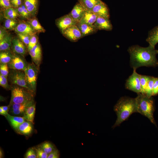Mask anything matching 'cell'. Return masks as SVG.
I'll return each instance as SVG.
<instances>
[{"mask_svg": "<svg viewBox=\"0 0 158 158\" xmlns=\"http://www.w3.org/2000/svg\"><path fill=\"white\" fill-rule=\"evenodd\" d=\"M128 51L130 56V65L133 70L141 66L155 67L158 66L155 48L149 45L142 47L138 45L130 47Z\"/></svg>", "mask_w": 158, "mask_h": 158, "instance_id": "cell-1", "label": "cell"}, {"mask_svg": "<svg viewBox=\"0 0 158 158\" xmlns=\"http://www.w3.org/2000/svg\"><path fill=\"white\" fill-rule=\"evenodd\" d=\"M117 118L113 128L119 126L133 113L136 112L135 98L128 97H121L114 107Z\"/></svg>", "mask_w": 158, "mask_h": 158, "instance_id": "cell-2", "label": "cell"}, {"mask_svg": "<svg viewBox=\"0 0 158 158\" xmlns=\"http://www.w3.org/2000/svg\"><path fill=\"white\" fill-rule=\"evenodd\" d=\"M137 97L135 98L136 112L145 116L156 125L153 117L154 103L152 97H149L140 93H137Z\"/></svg>", "mask_w": 158, "mask_h": 158, "instance_id": "cell-3", "label": "cell"}, {"mask_svg": "<svg viewBox=\"0 0 158 158\" xmlns=\"http://www.w3.org/2000/svg\"><path fill=\"white\" fill-rule=\"evenodd\" d=\"M11 98L9 106L14 103L34 101V93L26 88L13 85L11 86Z\"/></svg>", "mask_w": 158, "mask_h": 158, "instance_id": "cell-4", "label": "cell"}, {"mask_svg": "<svg viewBox=\"0 0 158 158\" xmlns=\"http://www.w3.org/2000/svg\"><path fill=\"white\" fill-rule=\"evenodd\" d=\"M39 68L33 63H28L24 71L26 82L30 91L35 94L36 92L37 81Z\"/></svg>", "mask_w": 158, "mask_h": 158, "instance_id": "cell-5", "label": "cell"}, {"mask_svg": "<svg viewBox=\"0 0 158 158\" xmlns=\"http://www.w3.org/2000/svg\"><path fill=\"white\" fill-rule=\"evenodd\" d=\"M9 69L8 77L10 83L12 85H16L26 88L31 91L26 82L24 71Z\"/></svg>", "mask_w": 158, "mask_h": 158, "instance_id": "cell-6", "label": "cell"}, {"mask_svg": "<svg viewBox=\"0 0 158 158\" xmlns=\"http://www.w3.org/2000/svg\"><path fill=\"white\" fill-rule=\"evenodd\" d=\"M125 87L126 89L137 93H141L140 74L137 73L136 70H133L132 75L126 80Z\"/></svg>", "mask_w": 158, "mask_h": 158, "instance_id": "cell-7", "label": "cell"}, {"mask_svg": "<svg viewBox=\"0 0 158 158\" xmlns=\"http://www.w3.org/2000/svg\"><path fill=\"white\" fill-rule=\"evenodd\" d=\"M23 56L15 53L13 54L11 61L7 64L9 68L24 71L28 63Z\"/></svg>", "mask_w": 158, "mask_h": 158, "instance_id": "cell-8", "label": "cell"}, {"mask_svg": "<svg viewBox=\"0 0 158 158\" xmlns=\"http://www.w3.org/2000/svg\"><path fill=\"white\" fill-rule=\"evenodd\" d=\"M77 23L69 14L57 19L55 21L56 25L62 34L67 28L71 26L76 25Z\"/></svg>", "mask_w": 158, "mask_h": 158, "instance_id": "cell-9", "label": "cell"}, {"mask_svg": "<svg viewBox=\"0 0 158 158\" xmlns=\"http://www.w3.org/2000/svg\"><path fill=\"white\" fill-rule=\"evenodd\" d=\"M62 34L67 39L72 42H77L83 37L81 32L76 25L68 27Z\"/></svg>", "mask_w": 158, "mask_h": 158, "instance_id": "cell-10", "label": "cell"}, {"mask_svg": "<svg viewBox=\"0 0 158 158\" xmlns=\"http://www.w3.org/2000/svg\"><path fill=\"white\" fill-rule=\"evenodd\" d=\"M33 62L39 68L42 60V51L38 42L34 47L28 51Z\"/></svg>", "mask_w": 158, "mask_h": 158, "instance_id": "cell-11", "label": "cell"}, {"mask_svg": "<svg viewBox=\"0 0 158 158\" xmlns=\"http://www.w3.org/2000/svg\"><path fill=\"white\" fill-rule=\"evenodd\" d=\"M93 25L98 30L111 31L113 28L112 25L109 18L98 16Z\"/></svg>", "mask_w": 158, "mask_h": 158, "instance_id": "cell-12", "label": "cell"}, {"mask_svg": "<svg viewBox=\"0 0 158 158\" xmlns=\"http://www.w3.org/2000/svg\"><path fill=\"white\" fill-rule=\"evenodd\" d=\"M15 31L16 33L27 34L30 36L35 34L36 33L28 22L23 21L18 23Z\"/></svg>", "mask_w": 158, "mask_h": 158, "instance_id": "cell-13", "label": "cell"}, {"mask_svg": "<svg viewBox=\"0 0 158 158\" xmlns=\"http://www.w3.org/2000/svg\"><path fill=\"white\" fill-rule=\"evenodd\" d=\"M12 47L15 53L23 56L26 54L28 50L27 47L18 38L12 39Z\"/></svg>", "mask_w": 158, "mask_h": 158, "instance_id": "cell-14", "label": "cell"}, {"mask_svg": "<svg viewBox=\"0 0 158 158\" xmlns=\"http://www.w3.org/2000/svg\"><path fill=\"white\" fill-rule=\"evenodd\" d=\"M98 16L109 18L110 14L107 5L102 2L95 6L91 10Z\"/></svg>", "mask_w": 158, "mask_h": 158, "instance_id": "cell-15", "label": "cell"}, {"mask_svg": "<svg viewBox=\"0 0 158 158\" xmlns=\"http://www.w3.org/2000/svg\"><path fill=\"white\" fill-rule=\"evenodd\" d=\"M76 25L81 32L83 37L95 33L98 31L93 25L78 22Z\"/></svg>", "mask_w": 158, "mask_h": 158, "instance_id": "cell-16", "label": "cell"}, {"mask_svg": "<svg viewBox=\"0 0 158 158\" xmlns=\"http://www.w3.org/2000/svg\"><path fill=\"white\" fill-rule=\"evenodd\" d=\"M34 101L22 103H14L10 106L11 112L13 115H18L24 114L25 108L32 105Z\"/></svg>", "mask_w": 158, "mask_h": 158, "instance_id": "cell-17", "label": "cell"}, {"mask_svg": "<svg viewBox=\"0 0 158 158\" xmlns=\"http://www.w3.org/2000/svg\"><path fill=\"white\" fill-rule=\"evenodd\" d=\"M85 10L78 3H77L68 14L78 23L82 18Z\"/></svg>", "mask_w": 158, "mask_h": 158, "instance_id": "cell-18", "label": "cell"}, {"mask_svg": "<svg viewBox=\"0 0 158 158\" xmlns=\"http://www.w3.org/2000/svg\"><path fill=\"white\" fill-rule=\"evenodd\" d=\"M146 41L149 45L155 48V45L158 43V25L149 32Z\"/></svg>", "mask_w": 158, "mask_h": 158, "instance_id": "cell-19", "label": "cell"}, {"mask_svg": "<svg viewBox=\"0 0 158 158\" xmlns=\"http://www.w3.org/2000/svg\"><path fill=\"white\" fill-rule=\"evenodd\" d=\"M98 16L91 11H85L82 18L79 22L93 25Z\"/></svg>", "mask_w": 158, "mask_h": 158, "instance_id": "cell-20", "label": "cell"}, {"mask_svg": "<svg viewBox=\"0 0 158 158\" xmlns=\"http://www.w3.org/2000/svg\"><path fill=\"white\" fill-rule=\"evenodd\" d=\"M33 129V126L32 123L26 120L21 124L16 130L20 134L28 135L31 133Z\"/></svg>", "mask_w": 158, "mask_h": 158, "instance_id": "cell-21", "label": "cell"}, {"mask_svg": "<svg viewBox=\"0 0 158 158\" xmlns=\"http://www.w3.org/2000/svg\"><path fill=\"white\" fill-rule=\"evenodd\" d=\"M24 4L30 16H35L37 14L38 6V0H24Z\"/></svg>", "mask_w": 158, "mask_h": 158, "instance_id": "cell-22", "label": "cell"}, {"mask_svg": "<svg viewBox=\"0 0 158 158\" xmlns=\"http://www.w3.org/2000/svg\"><path fill=\"white\" fill-rule=\"evenodd\" d=\"M13 128L16 130L19 126L26 121L23 117L11 116L8 113L6 117Z\"/></svg>", "mask_w": 158, "mask_h": 158, "instance_id": "cell-23", "label": "cell"}, {"mask_svg": "<svg viewBox=\"0 0 158 158\" xmlns=\"http://www.w3.org/2000/svg\"><path fill=\"white\" fill-rule=\"evenodd\" d=\"M102 2L101 0H78V2L85 11H91L95 6Z\"/></svg>", "mask_w": 158, "mask_h": 158, "instance_id": "cell-24", "label": "cell"}, {"mask_svg": "<svg viewBox=\"0 0 158 158\" xmlns=\"http://www.w3.org/2000/svg\"><path fill=\"white\" fill-rule=\"evenodd\" d=\"M12 36L7 34L1 41H0V51L10 50L12 47Z\"/></svg>", "mask_w": 158, "mask_h": 158, "instance_id": "cell-25", "label": "cell"}, {"mask_svg": "<svg viewBox=\"0 0 158 158\" xmlns=\"http://www.w3.org/2000/svg\"><path fill=\"white\" fill-rule=\"evenodd\" d=\"M35 111V104L34 103L27 107L23 114V117L26 120L33 123Z\"/></svg>", "mask_w": 158, "mask_h": 158, "instance_id": "cell-26", "label": "cell"}, {"mask_svg": "<svg viewBox=\"0 0 158 158\" xmlns=\"http://www.w3.org/2000/svg\"><path fill=\"white\" fill-rule=\"evenodd\" d=\"M13 55L10 50L1 51L0 63L8 64L11 61Z\"/></svg>", "mask_w": 158, "mask_h": 158, "instance_id": "cell-27", "label": "cell"}, {"mask_svg": "<svg viewBox=\"0 0 158 158\" xmlns=\"http://www.w3.org/2000/svg\"><path fill=\"white\" fill-rule=\"evenodd\" d=\"M28 22L31 25L36 32H44L45 30L35 18L29 19Z\"/></svg>", "mask_w": 158, "mask_h": 158, "instance_id": "cell-28", "label": "cell"}, {"mask_svg": "<svg viewBox=\"0 0 158 158\" xmlns=\"http://www.w3.org/2000/svg\"><path fill=\"white\" fill-rule=\"evenodd\" d=\"M4 15L6 19H15L19 15L16 9L12 7L5 9Z\"/></svg>", "mask_w": 158, "mask_h": 158, "instance_id": "cell-29", "label": "cell"}, {"mask_svg": "<svg viewBox=\"0 0 158 158\" xmlns=\"http://www.w3.org/2000/svg\"><path fill=\"white\" fill-rule=\"evenodd\" d=\"M18 24L17 20L15 19H6L4 22V27L6 29L15 30Z\"/></svg>", "mask_w": 158, "mask_h": 158, "instance_id": "cell-30", "label": "cell"}, {"mask_svg": "<svg viewBox=\"0 0 158 158\" xmlns=\"http://www.w3.org/2000/svg\"><path fill=\"white\" fill-rule=\"evenodd\" d=\"M155 77L150 76L148 82L144 95L149 97L153 96V88Z\"/></svg>", "mask_w": 158, "mask_h": 158, "instance_id": "cell-31", "label": "cell"}, {"mask_svg": "<svg viewBox=\"0 0 158 158\" xmlns=\"http://www.w3.org/2000/svg\"><path fill=\"white\" fill-rule=\"evenodd\" d=\"M39 146L48 154L56 149L54 145L49 142H44Z\"/></svg>", "mask_w": 158, "mask_h": 158, "instance_id": "cell-32", "label": "cell"}, {"mask_svg": "<svg viewBox=\"0 0 158 158\" xmlns=\"http://www.w3.org/2000/svg\"><path fill=\"white\" fill-rule=\"evenodd\" d=\"M150 76L140 75V80L141 87V92L144 94Z\"/></svg>", "mask_w": 158, "mask_h": 158, "instance_id": "cell-33", "label": "cell"}, {"mask_svg": "<svg viewBox=\"0 0 158 158\" xmlns=\"http://www.w3.org/2000/svg\"><path fill=\"white\" fill-rule=\"evenodd\" d=\"M18 38L28 47L31 36L21 33H17Z\"/></svg>", "mask_w": 158, "mask_h": 158, "instance_id": "cell-34", "label": "cell"}, {"mask_svg": "<svg viewBox=\"0 0 158 158\" xmlns=\"http://www.w3.org/2000/svg\"><path fill=\"white\" fill-rule=\"evenodd\" d=\"M0 85L6 89H11V86L8 83L7 77L3 75L0 74Z\"/></svg>", "mask_w": 158, "mask_h": 158, "instance_id": "cell-35", "label": "cell"}, {"mask_svg": "<svg viewBox=\"0 0 158 158\" xmlns=\"http://www.w3.org/2000/svg\"><path fill=\"white\" fill-rule=\"evenodd\" d=\"M38 42V38L36 34L31 36L29 44L27 47L28 51H29Z\"/></svg>", "mask_w": 158, "mask_h": 158, "instance_id": "cell-36", "label": "cell"}, {"mask_svg": "<svg viewBox=\"0 0 158 158\" xmlns=\"http://www.w3.org/2000/svg\"><path fill=\"white\" fill-rule=\"evenodd\" d=\"M9 73V68L7 63H0V74L6 77Z\"/></svg>", "mask_w": 158, "mask_h": 158, "instance_id": "cell-37", "label": "cell"}, {"mask_svg": "<svg viewBox=\"0 0 158 158\" xmlns=\"http://www.w3.org/2000/svg\"><path fill=\"white\" fill-rule=\"evenodd\" d=\"M37 158H47L48 154L46 153L40 146L35 148Z\"/></svg>", "mask_w": 158, "mask_h": 158, "instance_id": "cell-38", "label": "cell"}, {"mask_svg": "<svg viewBox=\"0 0 158 158\" xmlns=\"http://www.w3.org/2000/svg\"><path fill=\"white\" fill-rule=\"evenodd\" d=\"M25 158H36L37 154L35 148L32 147L29 148L26 152Z\"/></svg>", "mask_w": 158, "mask_h": 158, "instance_id": "cell-39", "label": "cell"}, {"mask_svg": "<svg viewBox=\"0 0 158 158\" xmlns=\"http://www.w3.org/2000/svg\"><path fill=\"white\" fill-rule=\"evenodd\" d=\"M1 6L5 9L11 8L12 5L10 0H0Z\"/></svg>", "mask_w": 158, "mask_h": 158, "instance_id": "cell-40", "label": "cell"}, {"mask_svg": "<svg viewBox=\"0 0 158 158\" xmlns=\"http://www.w3.org/2000/svg\"><path fill=\"white\" fill-rule=\"evenodd\" d=\"M60 157V152L57 149H55L48 156L47 158H59Z\"/></svg>", "mask_w": 158, "mask_h": 158, "instance_id": "cell-41", "label": "cell"}, {"mask_svg": "<svg viewBox=\"0 0 158 158\" xmlns=\"http://www.w3.org/2000/svg\"><path fill=\"white\" fill-rule=\"evenodd\" d=\"M153 96L158 94V78H155L153 88Z\"/></svg>", "mask_w": 158, "mask_h": 158, "instance_id": "cell-42", "label": "cell"}, {"mask_svg": "<svg viewBox=\"0 0 158 158\" xmlns=\"http://www.w3.org/2000/svg\"><path fill=\"white\" fill-rule=\"evenodd\" d=\"M23 12V17L25 18H28L30 15L27 9L25 7L24 4H22L21 5Z\"/></svg>", "mask_w": 158, "mask_h": 158, "instance_id": "cell-43", "label": "cell"}, {"mask_svg": "<svg viewBox=\"0 0 158 158\" xmlns=\"http://www.w3.org/2000/svg\"><path fill=\"white\" fill-rule=\"evenodd\" d=\"M7 34L6 29L2 27H0V41H1Z\"/></svg>", "mask_w": 158, "mask_h": 158, "instance_id": "cell-44", "label": "cell"}, {"mask_svg": "<svg viewBox=\"0 0 158 158\" xmlns=\"http://www.w3.org/2000/svg\"><path fill=\"white\" fill-rule=\"evenodd\" d=\"M16 9L19 15L23 17V9L21 6H19Z\"/></svg>", "mask_w": 158, "mask_h": 158, "instance_id": "cell-45", "label": "cell"}, {"mask_svg": "<svg viewBox=\"0 0 158 158\" xmlns=\"http://www.w3.org/2000/svg\"><path fill=\"white\" fill-rule=\"evenodd\" d=\"M3 109L5 113L7 114L8 113L9 109L10 108L9 105L8 106H2L0 107Z\"/></svg>", "mask_w": 158, "mask_h": 158, "instance_id": "cell-46", "label": "cell"}, {"mask_svg": "<svg viewBox=\"0 0 158 158\" xmlns=\"http://www.w3.org/2000/svg\"><path fill=\"white\" fill-rule=\"evenodd\" d=\"M0 114L1 115H3L5 117L6 116L7 114L5 113L1 107H0Z\"/></svg>", "mask_w": 158, "mask_h": 158, "instance_id": "cell-47", "label": "cell"}, {"mask_svg": "<svg viewBox=\"0 0 158 158\" xmlns=\"http://www.w3.org/2000/svg\"><path fill=\"white\" fill-rule=\"evenodd\" d=\"M3 153L2 150L0 148V157L2 158L3 157Z\"/></svg>", "mask_w": 158, "mask_h": 158, "instance_id": "cell-48", "label": "cell"}, {"mask_svg": "<svg viewBox=\"0 0 158 158\" xmlns=\"http://www.w3.org/2000/svg\"><path fill=\"white\" fill-rule=\"evenodd\" d=\"M19 0H11V1L12 5Z\"/></svg>", "mask_w": 158, "mask_h": 158, "instance_id": "cell-49", "label": "cell"}, {"mask_svg": "<svg viewBox=\"0 0 158 158\" xmlns=\"http://www.w3.org/2000/svg\"><path fill=\"white\" fill-rule=\"evenodd\" d=\"M157 53H158V50H157Z\"/></svg>", "mask_w": 158, "mask_h": 158, "instance_id": "cell-50", "label": "cell"}]
</instances>
